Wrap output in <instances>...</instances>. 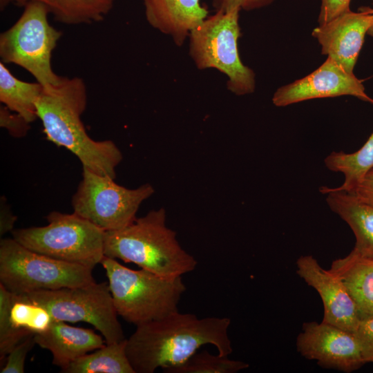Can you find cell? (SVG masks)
Wrapping results in <instances>:
<instances>
[{"instance_id":"obj_1","label":"cell","mask_w":373,"mask_h":373,"mask_svg":"<svg viewBox=\"0 0 373 373\" xmlns=\"http://www.w3.org/2000/svg\"><path fill=\"white\" fill-rule=\"evenodd\" d=\"M227 317L198 318L193 314L173 312L161 319L136 327L126 338V350L135 373H153L180 365L203 345H213L218 354L233 351Z\"/></svg>"},{"instance_id":"obj_2","label":"cell","mask_w":373,"mask_h":373,"mask_svg":"<svg viewBox=\"0 0 373 373\" xmlns=\"http://www.w3.org/2000/svg\"><path fill=\"white\" fill-rule=\"evenodd\" d=\"M36 105L48 141L70 151L83 167L115 178L116 168L123 157L121 151L112 140L92 139L82 121L87 105L83 79L61 77L56 84L43 86Z\"/></svg>"},{"instance_id":"obj_3","label":"cell","mask_w":373,"mask_h":373,"mask_svg":"<svg viewBox=\"0 0 373 373\" xmlns=\"http://www.w3.org/2000/svg\"><path fill=\"white\" fill-rule=\"evenodd\" d=\"M166 221L165 209L161 208L136 218L123 229L105 231L104 256L167 278L193 271L196 259L181 247Z\"/></svg>"},{"instance_id":"obj_4","label":"cell","mask_w":373,"mask_h":373,"mask_svg":"<svg viewBox=\"0 0 373 373\" xmlns=\"http://www.w3.org/2000/svg\"><path fill=\"white\" fill-rule=\"evenodd\" d=\"M117 315L136 327L178 311L186 287L182 276L167 278L147 270H135L116 259L101 261Z\"/></svg>"},{"instance_id":"obj_5","label":"cell","mask_w":373,"mask_h":373,"mask_svg":"<svg viewBox=\"0 0 373 373\" xmlns=\"http://www.w3.org/2000/svg\"><path fill=\"white\" fill-rule=\"evenodd\" d=\"M48 224L14 229L12 238L26 248L90 269L104 256L105 231L75 213L52 211Z\"/></svg>"},{"instance_id":"obj_6","label":"cell","mask_w":373,"mask_h":373,"mask_svg":"<svg viewBox=\"0 0 373 373\" xmlns=\"http://www.w3.org/2000/svg\"><path fill=\"white\" fill-rule=\"evenodd\" d=\"M240 11L220 10L207 17L189 36V54L198 69H217L227 75L229 91L245 95L254 91L256 79L254 70L239 56Z\"/></svg>"},{"instance_id":"obj_7","label":"cell","mask_w":373,"mask_h":373,"mask_svg":"<svg viewBox=\"0 0 373 373\" xmlns=\"http://www.w3.org/2000/svg\"><path fill=\"white\" fill-rule=\"evenodd\" d=\"M93 269L33 251L13 238L0 242V283L15 294L55 290L95 282Z\"/></svg>"},{"instance_id":"obj_8","label":"cell","mask_w":373,"mask_h":373,"mask_svg":"<svg viewBox=\"0 0 373 373\" xmlns=\"http://www.w3.org/2000/svg\"><path fill=\"white\" fill-rule=\"evenodd\" d=\"M23 7L18 20L0 35L1 62L23 68L44 86L56 84L61 77L53 71L51 58L61 32L50 24L44 5L29 2Z\"/></svg>"},{"instance_id":"obj_9","label":"cell","mask_w":373,"mask_h":373,"mask_svg":"<svg viewBox=\"0 0 373 373\" xmlns=\"http://www.w3.org/2000/svg\"><path fill=\"white\" fill-rule=\"evenodd\" d=\"M154 193L150 184L128 189L108 176L83 167L82 178L72 198L73 212L104 231L123 229L136 219L141 204Z\"/></svg>"},{"instance_id":"obj_10","label":"cell","mask_w":373,"mask_h":373,"mask_svg":"<svg viewBox=\"0 0 373 373\" xmlns=\"http://www.w3.org/2000/svg\"><path fill=\"white\" fill-rule=\"evenodd\" d=\"M22 294L44 307L54 321L90 324L102 334L106 343L126 339L108 282Z\"/></svg>"},{"instance_id":"obj_11","label":"cell","mask_w":373,"mask_h":373,"mask_svg":"<svg viewBox=\"0 0 373 373\" xmlns=\"http://www.w3.org/2000/svg\"><path fill=\"white\" fill-rule=\"evenodd\" d=\"M296 345L302 356L324 368L351 372L366 363L354 332L323 321L304 323Z\"/></svg>"},{"instance_id":"obj_12","label":"cell","mask_w":373,"mask_h":373,"mask_svg":"<svg viewBox=\"0 0 373 373\" xmlns=\"http://www.w3.org/2000/svg\"><path fill=\"white\" fill-rule=\"evenodd\" d=\"M343 95L354 96L373 104V99L366 94L363 85L354 74L327 57L310 74L278 88L272 97V102L276 106L284 107L312 99Z\"/></svg>"},{"instance_id":"obj_13","label":"cell","mask_w":373,"mask_h":373,"mask_svg":"<svg viewBox=\"0 0 373 373\" xmlns=\"http://www.w3.org/2000/svg\"><path fill=\"white\" fill-rule=\"evenodd\" d=\"M373 23V8L351 10L312 31L321 46V52L334 59L345 70L354 73L360 51Z\"/></svg>"},{"instance_id":"obj_14","label":"cell","mask_w":373,"mask_h":373,"mask_svg":"<svg viewBox=\"0 0 373 373\" xmlns=\"http://www.w3.org/2000/svg\"><path fill=\"white\" fill-rule=\"evenodd\" d=\"M296 273L319 294L323 305V321L354 332L361 320L341 279L329 269H323L311 255L297 259Z\"/></svg>"},{"instance_id":"obj_15","label":"cell","mask_w":373,"mask_h":373,"mask_svg":"<svg viewBox=\"0 0 373 373\" xmlns=\"http://www.w3.org/2000/svg\"><path fill=\"white\" fill-rule=\"evenodd\" d=\"M148 23L182 46L191 32L208 17L200 0H142Z\"/></svg>"},{"instance_id":"obj_16","label":"cell","mask_w":373,"mask_h":373,"mask_svg":"<svg viewBox=\"0 0 373 373\" xmlns=\"http://www.w3.org/2000/svg\"><path fill=\"white\" fill-rule=\"evenodd\" d=\"M37 345L50 352L52 363L60 368L104 346L105 340L94 330L53 321L44 332L34 336Z\"/></svg>"},{"instance_id":"obj_17","label":"cell","mask_w":373,"mask_h":373,"mask_svg":"<svg viewBox=\"0 0 373 373\" xmlns=\"http://www.w3.org/2000/svg\"><path fill=\"white\" fill-rule=\"evenodd\" d=\"M320 191L327 194L326 201L330 209L352 230L356 238L352 251L373 258V207L347 191L328 186H321Z\"/></svg>"},{"instance_id":"obj_18","label":"cell","mask_w":373,"mask_h":373,"mask_svg":"<svg viewBox=\"0 0 373 373\" xmlns=\"http://www.w3.org/2000/svg\"><path fill=\"white\" fill-rule=\"evenodd\" d=\"M329 270L343 283L360 320L373 317V258L352 250L346 256L334 260Z\"/></svg>"},{"instance_id":"obj_19","label":"cell","mask_w":373,"mask_h":373,"mask_svg":"<svg viewBox=\"0 0 373 373\" xmlns=\"http://www.w3.org/2000/svg\"><path fill=\"white\" fill-rule=\"evenodd\" d=\"M29 2L44 5L61 23L79 25L102 21L113 8L114 0H12L18 6Z\"/></svg>"},{"instance_id":"obj_20","label":"cell","mask_w":373,"mask_h":373,"mask_svg":"<svg viewBox=\"0 0 373 373\" xmlns=\"http://www.w3.org/2000/svg\"><path fill=\"white\" fill-rule=\"evenodd\" d=\"M43 89L39 82H26L12 74L0 62V102L32 123L38 119L37 101Z\"/></svg>"},{"instance_id":"obj_21","label":"cell","mask_w":373,"mask_h":373,"mask_svg":"<svg viewBox=\"0 0 373 373\" xmlns=\"http://www.w3.org/2000/svg\"><path fill=\"white\" fill-rule=\"evenodd\" d=\"M126 338L106 343L60 368L63 373H135L126 354Z\"/></svg>"},{"instance_id":"obj_22","label":"cell","mask_w":373,"mask_h":373,"mask_svg":"<svg viewBox=\"0 0 373 373\" xmlns=\"http://www.w3.org/2000/svg\"><path fill=\"white\" fill-rule=\"evenodd\" d=\"M326 167L344 175L343 183L335 190L351 192L363 177L373 169V133L357 151L346 153L332 152L325 159Z\"/></svg>"},{"instance_id":"obj_23","label":"cell","mask_w":373,"mask_h":373,"mask_svg":"<svg viewBox=\"0 0 373 373\" xmlns=\"http://www.w3.org/2000/svg\"><path fill=\"white\" fill-rule=\"evenodd\" d=\"M10 317L13 327L26 336L45 332L54 321L43 306L24 294L12 293Z\"/></svg>"},{"instance_id":"obj_24","label":"cell","mask_w":373,"mask_h":373,"mask_svg":"<svg viewBox=\"0 0 373 373\" xmlns=\"http://www.w3.org/2000/svg\"><path fill=\"white\" fill-rule=\"evenodd\" d=\"M245 362L228 356L213 355L204 350L196 352L185 363L163 370L166 373H236L248 368Z\"/></svg>"},{"instance_id":"obj_25","label":"cell","mask_w":373,"mask_h":373,"mask_svg":"<svg viewBox=\"0 0 373 373\" xmlns=\"http://www.w3.org/2000/svg\"><path fill=\"white\" fill-rule=\"evenodd\" d=\"M12 292L0 283V364H4L10 352L28 336L16 330L10 321ZM30 336V335H29Z\"/></svg>"},{"instance_id":"obj_26","label":"cell","mask_w":373,"mask_h":373,"mask_svg":"<svg viewBox=\"0 0 373 373\" xmlns=\"http://www.w3.org/2000/svg\"><path fill=\"white\" fill-rule=\"evenodd\" d=\"M35 334H31L18 343L8 354L1 373H23L28 353L36 344Z\"/></svg>"},{"instance_id":"obj_27","label":"cell","mask_w":373,"mask_h":373,"mask_svg":"<svg viewBox=\"0 0 373 373\" xmlns=\"http://www.w3.org/2000/svg\"><path fill=\"white\" fill-rule=\"evenodd\" d=\"M30 122L23 116L3 105L0 107V126L14 137H25L30 128Z\"/></svg>"},{"instance_id":"obj_28","label":"cell","mask_w":373,"mask_h":373,"mask_svg":"<svg viewBox=\"0 0 373 373\" xmlns=\"http://www.w3.org/2000/svg\"><path fill=\"white\" fill-rule=\"evenodd\" d=\"M367 363H373V317L361 320L354 332Z\"/></svg>"},{"instance_id":"obj_29","label":"cell","mask_w":373,"mask_h":373,"mask_svg":"<svg viewBox=\"0 0 373 373\" xmlns=\"http://www.w3.org/2000/svg\"><path fill=\"white\" fill-rule=\"evenodd\" d=\"M351 0H321L318 15L319 25L326 23L350 10Z\"/></svg>"},{"instance_id":"obj_30","label":"cell","mask_w":373,"mask_h":373,"mask_svg":"<svg viewBox=\"0 0 373 373\" xmlns=\"http://www.w3.org/2000/svg\"><path fill=\"white\" fill-rule=\"evenodd\" d=\"M275 0H213V5L216 11L238 8L240 10H254L267 7Z\"/></svg>"},{"instance_id":"obj_31","label":"cell","mask_w":373,"mask_h":373,"mask_svg":"<svg viewBox=\"0 0 373 373\" xmlns=\"http://www.w3.org/2000/svg\"><path fill=\"white\" fill-rule=\"evenodd\" d=\"M350 193L373 207V169L369 171Z\"/></svg>"},{"instance_id":"obj_32","label":"cell","mask_w":373,"mask_h":373,"mask_svg":"<svg viewBox=\"0 0 373 373\" xmlns=\"http://www.w3.org/2000/svg\"><path fill=\"white\" fill-rule=\"evenodd\" d=\"M16 221L17 216L11 211L5 197H1L0 204V236H2L8 232H12L14 230Z\"/></svg>"},{"instance_id":"obj_33","label":"cell","mask_w":373,"mask_h":373,"mask_svg":"<svg viewBox=\"0 0 373 373\" xmlns=\"http://www.w3.org/2000/svg\"><path fill=\"white\" fill-rule=\"evenodd\" d=\"M10 3H12V0H0L1 10H3Z\"/></svg>"},{"instance_id":"obj_34","label":"cell","mask_w":373,"mask_h":373,"mask_svg":"<svg viewBox=\"0 0 373 373\" xmlns=\"http://www.w3.org/2000/svg\"><path fill=\"white\" fill-rule=\"evenodd\" d=\"M371 1L373 2V0H371ZM367 34L371 35V36H373V23H372V26H371V28H370Z\"/></svg>"}]
</instances>
